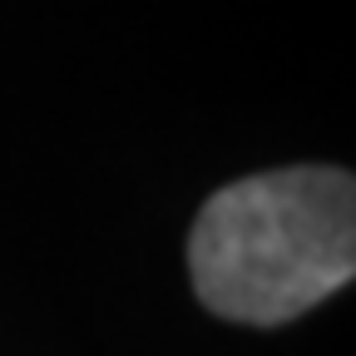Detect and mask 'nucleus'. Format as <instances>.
Returning a JSON list of instances; mask_svg holds the SVG:
<instances>
[{"mask_svg": "<svg viewBox=\"0 0 356 356\" xmlns=\"http://www.w3.org/2000/svg\"><path fill=\"white\" fill-rule=\"evenodd\" d=\"M193 287L228 322H292L356 273V184L341 168H282L218 188L188 238Z\"/></svg>", "mask_w": 356, "mask_h": 356, "instance_id": "obj_1", "label": "nucleus"}]
</instances>
